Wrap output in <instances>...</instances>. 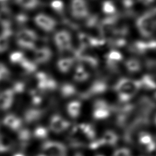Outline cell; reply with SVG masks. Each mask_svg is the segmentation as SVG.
Returning a JSON list of instances; mask_svg holds the SVG:
<instances>
[{
    "instance_id": "6da1fadb",
    "label": "cell",
    "mask_w": 156,
    "mask_h": 156,
    "mask_svg": "<svg viewBox=\"0 0 156 156\" xmlns=\"http://www.w3.org/2000/svg\"><path fill=\"white\" fill-rule=\"evenodd\" d=\"M140 88L141 85L139 80H133L127 78L120 79L115 86V90L122 102L130 99Z\"/></svg>"
},
{
    "instance_id": "7a4b0ae2",
    "label": "cell",
    "mask_w": 156,
    "mask_h": 156,
    "mask_svg": "<svg viewBox=\"0 0 156 156\" xmlns=\"http://www.w3.org/2000/svg\"><path fill=\"white\" fill-rule=\"evenodd\" d=\"M38 38L37 34L30 29H23L16 34V43L21 48L28 51H35V42Z\"/></svg>"
},
{
    "instance_id": "3957f363",
    "label": "cell",
    "mask_w": 156,
    "mask_h": 156,
    "mask_svg": "<svg viewBox=\"0 0 156 156\" xmlns=\"http://www.w3.org/2000/svg\"><path fill=\"white\" fill-rule=\"evenodd\" d=\"M41 149L46 156H66V148L62 143L47 141L43 143Z\"/></svg>"
},
{
    "instance_id": "277c9868",
    "label": "cell",
    "mask_w": 156,
    "mask_h": 156,
    "mask_svg": "<svg viewBox=\"0 0 156 156\" xmlns=\"http://www.w3.org/2000/svg\"><path fill=\"white\" fill-rule=\"evenodd\" d=\"M54 39L58 51L64 52L72 49L71 35L68 31H58L55 34Z\"/></svg>"
},
{
    "instance_id": "5b68a950",
    "label": "cell",
    "mask_w": 156,
    "mask_h": 156,
    "mask_svg": "<svg viewBox=\"0 0 156 156\" xmlns=\"http://www.w3.org/2000/svg\"><path fill=\"white\" fill-rule=\"evenodd\" d=\"M71 123L59 115H54L49 121V129L54 133H61L69 127Z\"/></svg>"
},
{
    "instance_id": "8992f818",
    "label": "cell",
    "mask_w": 156,
    "mask_h": 156,
    "mask_svg": "<svg viewBox=\"0 0 156 156\" xmlns=\"http://www.w3.org/2000/svg\"><path fill=\"white\" fill-rule=\"evenodd\" d=\"M34 20L36 24L46 32H51L56 26L55 21L45 14H38Z\"/></svg>"
},
{
    "instance_id": "52a82bcc",
    "label": "cell",
    "mask_w": 156,
    "mask_h": 156,
    "mask_svg": "<svg viewBox=\"0 0 156 156\" xmlns=\"http://www.w3.org/2000/svg\"><path fill=\"white\" fill-rule=\"evenodd\" d=\"M15 93L12 88L6 89L0 93V109L7 110L9 109L13 102Z\"/></svg>"
},
{
    "instance_id": "ba28073f",
    "label": "cell",
    "mask_w": 156,
    "mask_h": 156,
    "mask_svg": "<svg viewBox=\"0 0 156 156\" xmlns=\"http://www.w3.org/2000/svg\"><path fill=\"white\" fill-rule=\"evenodd\" d=\"M52 56V51L49 48L42 47L35 50L34 60L36 63L43 64L49 62Z\"/></svg>"
},
{
    "instance_id": "9c48e42d",
    "label": "cell",
    "mask_w": 156,
    "mask_h": 156,
    "mask_svg": "<svg viewBox=\"0 0 156 156\" xmlns=\"http://www.w3.org/2000/svg\"><path fill=\"white\" fill-rule=\"evenodd\" d=\"M71 11L74 17L82 18L87 14V7L84 0H72Z\"/></svg>"
},
{
    "instance_id": "30bf717a",
    "label": "cell",
    "mask_w": 156,
    "mask_h": 156,
    "mask_svg": "<svg viewBox=\"0 0 156 156\" xmlns=\"http://www.w3.org/2000/svg\"><path fill=\"white\" fill-rule=\"evenodd\" d=\"M2 123L10 129L13 131H18L22 126L23 122L22 120L16 115L13 114H9L4 118Z\"/></svg>"
},
{
    "instance_id": "8fae6325",
    "label": "cell",
    "mask_w": 156,
    "mask_h": 156,
    "mask_svg": "<svg viewBox=\"0 0 156 156\" xmlns=\"http://www.w3.org/2000/svg\"><path fill=\"white\" fill-rule=\"evenodd\" d=\"M44 115V110L40 108H29L25 111L24 120L26 123H32L40 120Z\"/></svg>"
},
{
    "instance_id": "7c38bea8",
    "label": "cell",
    "mask_w": 156,
    "mask_h": 156,
    "mask_svg": "<svg viewBox=\"0 0 156 156\" xmlns=\"http://www.w3.org/2000/svg\"><path fill=\"white\" fill-rule=\"evenodd\" d=\"M122 60V54L118 51L112 50L106 55L107 65L110 68H115Z\"/></svg>"
},
{
    "instance_id": "4fadbf2b",
    "label": "cell",
    "mask_w": 156,
    "mask_h": 156,
    "mask_svg": "<svg viewBox=\"0 0 156 156\" xmlns=\"http://www.w3.org/2000/svg\"><path fill=\"white\" fill-rule=\"evenodd\" d=\"M74 60V57H64L59 59L57 63L58 69L62 73L69 72L73 66Z\"/></svg>"
},
{
    "instance_id": "5bb4252c",
    "label": "cell",
    "mask_w": 156,
    "mask_h": 156,
    "mask_svg": "<svg viewBox=\"0 0 156 156\" xmlns=\"http://www.w3.org/2000/svg\"><path fill=\"white\" fill-rule=\"evenodd\" d=\"M82 104L79 101H73L69 102L66 106V110L69 116L73 119L79 116L81 111Z\"/></svg>"
},
{
    "instance_id": "9a60e30c",
    "label": "cell",
    "mask_w": 156,
    "mask_h": 156,
    "mask_svg": "<svg viewBox=\"0 0 156 156\" xmlns=\"http://www.w3.org/2000/svg\"><path fill=\"white\" fill-rule=\"evenodd\" d=\"M140 143L145 146L148 151H152L155 147V143L152 135L146 132H142L139 135Z\"/></svg>"
},
{
    "instance_id": "2e32d148",
    "label": "cell",
    "mask_w": 156,
    "mask_h": 156,
    "mask_svg": "<svg viewBox=\"0 0 156 156\" xmlns=\"http://www.w3.org/2000/svg\"><path fill=\"white\" fill-rule=\"evenodd\" d=\"M80 133L87 139L93 140L96 137V132L93 127L90 124L81 123L77 126Z\"/></svg>"
},
{
    "instance_id": "e0dca14e",
    "label": "cell",
    "mask_w": 156,
    "mask_h": 156,
    "mask_svg": "<svg viewBox=\"0 0 156 156\" xmlns=\"http://www.w3.org/2000/svg\"><path fill=\"white\" fill-rule=\"evenodd\" d=\"M90 77V74L85 69L82 65H78L75 69L73 79L75 81L78 82H82L86 81Z\"/></svg>"
},
{
    "instance_id": "ac0fdd59",
    "label": "cell",
    "mask_w": 156,
    "mask_h": 156,
    "mask_svg": "<svg viewBox=\"0 0 156 156\" xmlns=\"http://www.w3.org/2000/svg\"><path fill=\"white\" fill-rule=\"evenodd\" d=\"M107 89V85L102 81L94 82L88 91V95H96L104 93Z\"/></svg>"
},
{
    "instance_id": "d6986e66",
    "label": "cell",
    "mask_w": 156,
    "mask_h": 156,
    "mask_svg": "<svg viewBox=\"0 0 156 156\" xmlns=\"http://www.w3.org/2000/svg\"><path fill=\"white\" fill-rule=\"evenodd\" d=\"M61 96L63 98H69L76 93V87L69 83H63L60 89Z\"/></svg>"
},
{
    "instance_id": "ffe728a7",
    "label": "cell",
    "mask_w": 156,
    "mask_h": 156,
    "mask_svg": "<svg viewBox=\"0 0 156 156\" xmlns=\"http://www.w3.org/2000/svg\"><path fill=\"white\" fill-rule=\"evenodd\" d=\"M10 18V12L7 8L3 7L0 9V23L4 28L9 27Z\"/></svg>"
},
{
    "instance_id": "44dd1931",
    "label": "cell",
    "mask_w": 156,
    "mask_h": 156,
    "mask_svg": "<svg viewBox=\"0 0 156 156\" xmlns=\"http://www.w3.org/2000/svg\"><path fill=\"white\" fill-rule=\"evenodd\" d=\"M110 114V108H93V116L94 119L97 120L104 119L107 118Z\"/></svg>"
},
{
    "instance_id": "7402d4cb",
    "label": "cell",
    "mask_w": 156,
    "mask_h": 156,
    "mask_svg": "<svg viewBox=\"0 0 156 156\" xmlns=\"http://www.w3.org/2000/svg\"><path fill=\"white\" fill-rule=\"evenodd\" d=\"M104 144H107L110 145L115 144L118 141V135L114 132L112 130L105 131L102 137L101 138Z\"/></svg>"
},
{
    "instance_id": "603a6c76",
    "label": "cell",
    "mask_w": 156,
    "mask_h": 156,
    "mask_svg": "<svg viewBox=\"0 0 156 156\" xmlns=\"http://www.w3.org/2000/svg\"><path fill=\"white\" fill-rule=\"evenodd\" d=\"M19 65L23 68L24 70H25V71L28 73H34L37 70V68L35 62H32L29 59L26 58V57L20 62Z\"/></svg>"
},
{
    "instance_id": "cb8c5ba5",
    "label": "cell",
    "mask_w": 156,
    "mask_h": 156,
    "mask_svg": "<svg viewBox=\"0 0 156 156\" xmlns=\"http://www.w3.org/2000/svg\"><path fill=\"white\" fill-rule=\"evenodd\" d=\"M140 81L141 88H144L147 90H153L156 88V83L149 76H144Z\"/></svg>"
},
{
    "instance_id": "d4e9b609",
    "label": "cell",
    "mask_w": 156,
    "mask_h": 156,
    "mask_svg": "<svg viewBox=\"0 0 156 156\" xmlns=\"http://www.w3.org/2000/svg\"><path fill=\"white\" fill-rule=\"evenodd\" d=\"M12 146V141L10 138L5 135H0V153L9 151Z\"/></svg>"
},
{
    "instance_id": "484cf974",
    "label": "cell",
    "mask_w": 156,
    "mask_h": 156,
    "mask_svg": "<svg viewBox=\"0 0 156 156\" xmlns=\"http://www.w3.org/2000/svg\"><path fill=\"white\" fill-rule=\"evenodd\" d=\"M126 66L130 73H136L141 69L140 62L135 58H130L126 62Z\"/></svg>"
},
{
    "instance_id": "4316f807",
    "label": "cell",
    "mask_w": 156,
    "mask_h": 156,
    "mask_svg": "<svg viewBox=\"0 0 156 156\" xmlns=\"http://www.w3.org/2000/svg\"><path fill=\"white\" fill-rule=\"evenodd\" d=\"M79 40L80 43L81 48L83 49H87L90 46H92V38L89 37L88 35L83 34L80 33L79 35Z\"/></svg>"
},
{
    "instance_id": "83f0119b",
    "label": "cell",
    "mask_w": 156,
    "mask_h": 156,
    "mask_svg": "<svg viewBox=\"0 0 156 156\" xmlns=\"http://www.w3.org/2000/svg\"><path fill=\"white\" fill-rule=\"evenodd\" d=\"M33 133L35 138L42 140L48 137V130L43 126H38L35 129Z\"/></svg>"
},
{
    "instance_id": "f1b7e54d",
    "label": "cell",
    "mask_w": 156,
    "mask_h": 156,
    "mask_svg": "<svg viewBox=\"0 0 156 156\" xmlns=\"http://www.w3.org/2000/svg\"><path fill=\"white\" fill-rule=\"evenodd\" d=\"M16 2L22 7L28 9H34L38 4V0H16Z\"/></svg>"
},
{
    "instance_id": "f546056e",
    "label": "cell",
    "mask_w": 156,
    "mask_h": 156,
    "mask_svg": "<svg viewBox=\"0 0 156 156\" xmlns=\"http://www.w3.org/2000/svg\"><path fill=\"white\" fill-rule=\"evenodd\" d=\"M25 58L23 52L20 51H16L12 52L9 57L10 60L12 63L15 64H20V62Z\"/></svg>"
},
{
    "instance_id": "4dcf8cb0",
    "label": "cell",
    "mask_w": 156,
    "mask_h": 156,
    "mask_svg": "<svg viewBox=\"0 0 156 156\" xmlns=\"http://www.w3.org/2000/svg\"><path fill=\"white\" fill-rule=\"evenodd\" d=\"M30 132L27 129H20L18 133V138L22 142L28 141L30 138Z\"/></svg>"
},
{
    "instance_id": "1f68e13d",
    "label": "cell",
    "mask_w": 156,
    "mask_h": 156,
    "mask_svg": "<svg viewBox=\"0 0 156 156\" xmlns=\"http://www.w3.org/2000/svg\"><path fill=\"white\" fill-rule=\"evenodd\" d=\"M9 38L2 34L0 35V54L5 52L8 49L9 46Z\"/></svg>"
},
{
    "instance_id": "d6a6232c",
    "label": "cell",
    "mask_w": 156,
    "mask_h": 156,
    "mask_svg": "<svg viewBox=\"0 0 156 156\" xmlns=\"http://www.w3.org/2000/svg\"><path fill=\"white\" fill-rule=\"evenodd\" d=\"M30 96L32 99V102L34 105H37L40 104L42 101V98L40 94L35 90H32L30 92Z\"/></svg>"
},
{
    "instance_id": "836d02e7",
    "label": "cell",
    "mask_w": 156,
    "mask_h": 156,
    "mask_svg": "<svg viewBox=\"0 0 156 156\" xmlns=\"http://www.w3.org/2000/svg\"><path fill=\"white\" fill-rule=\"evenodd\" d=\"M57 87V82L52 78L49 77L46 82V90H54Z\"/></svg>"
},
{
    "instance_id": "e575fe53",
    "label": "cell",
    "mask_w": 156,
    "mask_h": 156,
    "mask_svg": "<svg viewBox=\"0 0 156 156\" xmlns=\"http://www.w3.org/2000/svg\"><path fill=\"white\" fill-rule=\"evenodd\" d=\"M25 88V85L23 83L21 82H16L13 86V90L15 93H21L24 91Z\"/></svg>"
},
{
    "instance_id": "d590c367",
    "label": "cell",
    "mask_w": 156,
    "mask_h": 156,
    "mask_svg": "<svg viewBox=\"0 0 156 156\" xmlns=\"http://www.w3.org/2000/svg\"><path fill=\"white\" fill-rule=\"evenodd\" d=\"M51 7L56 11H61L63 8V3L60 0H54L51 2Z\"/></svg>"
},
{
    "instance_id": "8d00e7d4",
    "label": "cell",
    "mask_w": 156,
    "mask_h": 156,
    "mask_svg": "<svg viewBox=\"0 0 156 156\" xmlns=\"http://www.w3.org/2000/svg\"><path fill=\"white\" fill-rule=\"evenodd\" d=\"M0 74L2 76V79H7L10 76V72L8 68L2 63H0Z\"/></svg>"
},
{
    "instance_id": "74e56055",
    "label": "cell",
    "mask_w": 156,
    "mask_h": 156,
    "mask_svg": "<svg viewBox=\"0 0 156 156\" xmlns=\"http://www.w3.org/2000/svg\"><path fill=\"white\" fill-rule=\"evenodd\" d=\"M114 156H130V152L127 149L121 148L115 151Z\"/></svg>"
},
{
    "instance_id": "f35d334b",
    "label": "cell",
    "mask_w": 156,
    "mask_h": 156,
    "mask_svg": "<svg viewBox=\"0 0 156 156\" xmlns=\"http://www.w3.org/2000/svg\"><path fill=\"white\" fill-rule=\"evenodd\" d=\"M13 156H24L23 154H15Z\"/></svg>"
},
{
    "instance_id": "ab89813d",
    "label": "cell",
    "mask_w": 156,
    "mask_h": 156,
    "mask_svg": "<svg viewBox=\"0 0 156 156\" xmlns=\"http://www.w3.org/2000/svg\"><path fill=\"white\" fill-rule=\"evenodd\" d=\"M74 156H82L81 154H76Z\"/></svg>"
},
{
    "instance_id": "60d3db41",
    "label": "cell",
    "mask_w": 156,
    "mask_h": 156,
    "mask_svg": "<svg viewBox=\"0 0 156 156\" xmlns=\"http://www.w3.org/2000/svg\"><path fill=\"white\" fill-rule=\"evenodd\" d=\"M2 79V76H1V74H0V82H1V80Z\"/></svg>"
},
{
    "instance_id": "b9f144b4",
    "label": "cell",
    "mask_w": 156,
    "mask_h": 156,
    "mask_svg": "<svg viewBox=\"0 0 156 156\" xmlns=\"http://www.w3.org/2000/svg\"><path fill=\"white\" fill-rule=\"evenodd\" d=\"M155 98H156V91H155Z\"/></svg>"
},
{
    "instance_id": "7bdbcfd3",
    "label": "cell",
    "mask_w": 156,
    "mask_h": 156,
    "mask_svg": "<svg viewBox=\"0 0 156 156\" xmlns=\"http://www.w3.org/2000/svg\"><path fill=\"white\" fill-rule=\"evenodd\" d=\"M155 123H156V118H155Z\"/></svg>"
},
{
    "instance_id": "ee69618b",
    "label": "cell",
    "mask_w": 156,
    "mask_h": 156,
    "mask_svg": "<svg viewBox=\"0 0 156 156\" xmlns=\"http://www.w3.org/2000/svg\"><path fill=\"white\" fill-rule=\"evenodd\" d=\"M0 1H3V0H0Z\"/></svg>"
}]
</instances>
